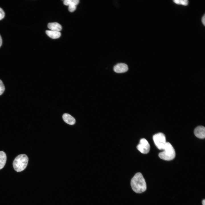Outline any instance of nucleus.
Returning a JSON list of instances; mask_svg holds the SVG:
<instances>
[{"instance_id": "6", "label": "nucleus", "mask_w": 205, "mask_h": 205, "mask_svg": "<svg viewBox=\"0 0 205 205\" xmlns=\"http://www.w3.org/2000/svg\"><path fill=\"white\" fill-rule=\"evenodd\" d=\"M128 66L124 63H120L116 64L114 67V70L116 73H121L126 72L128 70Z\"/></svg>"}, {"instance_id": "1", "label": "nucleus", "mask_w": 205, "mask_h": 205, "mask_svg": "<svg viewBox=\"0 0 205 205\" xmlns=\"http://www.w3.org/2000/svg\"><path fill=\"white\" fill-rule=\"evenodd\" d=\"M130 185L132 190L137 194L144 192L147 189V184L143 175L140 172L136 173L131 179Z\"/></svg>"}, {"instance_id": "9", "label": "nucleus", "mask_w": 205, "mask_h": 205, "mask_svg": "<svg viewBox=\"0 0 205 205\" xmlns=\"http://www.w3.org/2000/svg\"><path fill=\"white\" fill-rule=\"evenodd\" d=\"M48 28L51 30L60 32L62 29L61 25L56 22L49 23L48 25Z\"/></svg>"}, {"instance_id": "8", "label": "nucleus", "mask_w": 205, "mask_h": 205, "mask_svg": "<svg viewBox=\"0 0 205 205\" xmlns=\"http://www.w3.org/2000/svg\"><path fill=\"white\" fill-rule=\"evenodd\" d=\"M62 118L64 121L69 124L73 125L75 123V119L68 114H64L62 116Z\"/></svg>"}, {"instance_id": "14", "label": "nucleus", "mask_w": 205, "mask_h": 205, "mask_svg": "<svg viewBox=\"0 0 205 205\" xmlns=\"http://www.w3.org/2000/svg\"><path fill=\"white\" fill-rule=\"evenodd\" d=\"M5 90V87L2 81L0 79V95H1L4 92Z\"/></svg>"}, {"instance_id": "16", "label": "nucleus", "mask_w": 205, "mask_h": 205, "mask_svg": "<svg viewBox=\"0 0 205 205\" xmlns=\"http://www.w3.org/2000/svg\"><path fill=\"white\" fill-rule=\"evenodd\" d=\"M5 15L4 11L0 7V20L3 19Z\"/></svg>"}, {"instance_id": "12", "label": "nucleus", "mask_w": 205, "mask_h": 205, "mask_svg": "<svg viewBox=\"0 0 205 205\" xmlns=\"http://www.w3.org/2000/svg\"><path fill=\"white\" fill-rule=\"evenodd\" d=\"M79 2V0H65L63 1V3L64 5L67 6L72 4L77 5Z\"/></svg>"}, {"instance_id": "2", "label": "nucleus", "mask_w": 205, "mask_h": 205, "mask_svg": "<svg viewBox=\"0 0 205 205\" xmlns=\"http://www.w3.org/2000/svg\"><path fill=\"white\" fill-rule=\"evenodd\" d=\"M28 161V157L26 155H19L15 158L13 163L14 169L18 172L23 171L26 167Z\"/></svg>"}, {"instance_id": "4", "label": "nucleus", "mask_w": 205, "mask_h": 205, "mask_svg": "<svg viewBox=\"0 0 205 205\" xmlns=\"http://www.w3.org/2000/svg\"><path fill=\"white\" fill-rule=\"evenodd\" d=\"M153 139L157 147L163 150L167 143L165 134L161 132L156 134L153 136Z\"/></svg>"}, {"instance_id": "5", "label": "nucleus", "mask_w": 205, "mask_h": 205, "mask_svg": "<svg viewBox=\"0 0 205 205\" xmlns=\"http://www.w3.org/2000/svg\"><path fill=\"white\" fill-rule=\"evenodd\" d=\"M137 149L141 153L147 154L150 149V145L147 141L145 138L141 139L137 146Z\"/></svg>"}, {"instance_id": "7", "label": "nucleus", "mask_w": 205, "mask_h": 205, "mask_svg": "<svg viewBox=\"0 0 205 205\" xmlns=\"http://www.w3.org/2000/svg\"><path fill=\"white\" fill-rule=\"evenodd\" d=\"M195 136L200 139H204L205 137V128L202 126H199L196 127L194 130Z\"/></svg>"}, {"instance_id": "11", "label": "nucleus", "mask_w": 205, "mask_h": 205, "mask_svg": "<svg viewBox=\"0 0 205 205\" xmlns=\"http://www.w3.org/2000/svg\"><path fill=\"white\" fill-rule=\"evenodd\" d=\"M7 160V156L5 153L3 151H0V169L4 166Z\"/></svg>"}, {"instance_id": "17", "label": "nucleus", "mask_w": 205, "mask_h": 205, "mask_svg": "<svg viewBox=\"0 0 205 205\" xmlns=\"http://www.w3.org/2000/svg\"><path fill=\"white\" fill-rule=\"evenodd\" d=\"M201 21L203 25L205 26V14L203 16L201 19Z\"/></svg>"}, {"instance_id": "3", "label": "nucleus", "mask_w": 205, "mask_h": 205, "mask_svg": "<svg viewBox=\"0 0 205 205\" xmlns=\"http://www.w3.org/2000/svg\"><path fill=\"white\" fill-rule=\"evenodd\" d=\"M162 152L159 153V156L161 159L166 161L173 159L175 156V150L171 144L167 142Z\"/></svg>"}, {"instance_id": "19", "label": "nucleus", "mask_w": 205, "mask_h": 205, "mask_svg": "<svg viewBox=\"0 0 205 205\" xmlns=\"http://www.w3.org/2000/svg\"><path fill=\"white\" fill-rule=\"evenodd\" d=\"M202 205H205V200L204 199L202 201Z\"/></svg>"}, {"instance_id": "15", "label": "nucleus", "mask_w": 205, "mask_h": 205, "mask_svg": "<svg viewBox=\"0 0 205 205\" xmlns=\"http://www.w3.org/2000/svg\"><path fill=\"white\" fill-rule=\"evenodd\" d=\"M68 6V10L70 12H73L76 9V5H70Z\"/></svg>"}, {"instance_id": "13", "label": "nucleus", "mask_w": 205, "mask_h": 205, "mask_svg": "<svg viewBox=\"0 0 205 205\" xmlns=\"http://www.w3.org/2000/svg\"><path fill=\"white\" fill-rule=\"evenodd\" d=\"M173 1L177 4L184 6H187L189 3L188 0H174Z\"/></svg>"}, {"instance_id": "10", "label": "nucleus", "mask_w": 205, "mask_h": 205, "mask_svg": "<svg viewBox=\"0 0 205 205\" xmlns=\"http://www.w3.org/2000/svg\"><path fill=\"white\" fill-rule=\"evenodd\" d=\"M46 33L49 37L54 39L59 38L61 35L60 32L52 30H47Z\"/></svg>"}, {"instance_id": "18", "label": "nucleus", "mask_w": 205, "mask_h": 205, "mask_svg": "<svg viewBox=\"0 0 205 205\" xmlns=\"http://www.w3.org/2000/svg\"><path fill=\"white\" fill-rule=\"evenodd\" d=\"M2 40L1 37L0 35V47L2 44Z\"/></svg>"}]
</instances>
